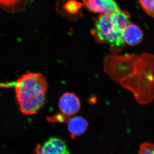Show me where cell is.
<instances>
[{
    "label": "cell",
    "instance_id": "obj_1",
    "mask_svg": "<svg viewBox=\"0 0 154 154\" xmlns=\"http://www.w3.org/2000/svg\"><path fill=\"white\" fill-rule=\"evenodd\" d=\"M153 63L152 54L137 56L130 72L119 82L123 88L132 92L140 104H147L153 99Z\"/></svg>",
    "mask_w": 154,
    "mask_h": 154
},
{
    "label": "cell",
    "instance_id": "obj_2",
    "mask_svg": "<svg viewBox=\"0 0 154 154\" xmlns=\"http://www.w3.org/2000/svg\"><path fill=\"white\" fill-rule=\"evenodd\" d=\"M16 98L20 111L25 115L38 113L45 102L48 85L44 76L28 72L14 83Z\"/></svg>",
    "mask_w": 154,
    "mask_h": 154
},
{
    "label": "cell",
    "instance_id": "obj_3",
    "mask_svg": "<svg viewBox=\"0 0 154 154\" xmlns=\"http://www.w3.org/2000/svg\"><path fill=\"white\" fill-rule=\"evenodd\" d=\"M91 32L97 42L109 45L110 49L115 53L121 51L125 46L122 37L123 32L114 25L110 15L99 16Z\"/></svg>",
    "mask_w": 154,
    "mask_h": 154
},
{
    "label": "cell",
    "instance_id": "obj_4",
    "mask_svg": "<svg viewBox=\"0 0 154 154\" xmlns=\"http://www.w3.org/2000/svg\"><path fill=\"white\" fill-rule=\"evenodd\" d=\"M32 154H70L65 142L58 137H50L43 143L38 144Z\"/></svg>",
    "mask_w": 154,
    "mask_h": 154
},
{
    "label": "cell",
    "instance_id": "obj_5",
    "mask_svg": "<svg viewBox=\"0 0 154 154\" xmlns=\"http://www.w3.org/2000/svg\"><path fill=\"white\" fill-rule=\"evenodd\" d=\"M82 3L77 0H58L56 10L63 17L75 20L82 17Z\"/></svg>",
    "mask_w": 154,
    "mask_h": 154
},
{
    "label": "cell",
    "instance_id": "obj_6",
    "mask_svg": "<svg viewBox=\"0 0 154 154\" xmlns=\"http://www.w3.org/2000/svg\"><path fill=\"white\" fill-rule=\"evenodd\" d=\"M83 5L89 12L101 15L113 14L119 10L117 3L113 0H81Z\"/></svg>",
    "mask_w": 154,
    "mask_h": 154
},
{
    "label": "cell",
    "instance_id": "obj_7",
    "mask_svg": "<svg viewBox=\"0 0 154 154\" xmlns=\"http://www.w3.org/2000/svg\"><path fill=\"white\" fill-rule=\"evenodd\" d=\"M79 99L73 93H65L62 96L59 102L60 113L67 117L76 114L81 109Z\"/></svg>",
    "mask_w": 154,
    "mask_h": 154
},
{
    "label": "cell",
    "instance_id": "obj_8",
    "mask_svg": "<svg viewBox=\"0 0 154 154\" xmlns=\"http://www.w3.org/2000/svg\"><path fill=\"white\" fill-rule=\"evenodd\" d=\"M143 36L140 28L137 25L131 23L123 31L122 37L125 43L134 46L140 43Z\"/></svg>",
    "mask_w": 154,
    "mask_h": 154
},
{
    "label": "cell",
    "instance_id": "obj_9",
    "mask_svg": "<svg viewBox=\"0 0 154 154\" xmlns=\"http://www.w3.org/2000/svg\"><path fill=\"white\" fill-rule=\"evenodd\" d=\"M68 129L72 138L85 133L88 126V122L82 116H76L70 118L68 121Z\"/></svg>",
    "mask_w": 154,
    "mask_h": 154
},
{
    "label": "cell",
    "instance_id": "obj_10",
    "mask_svg": "<svg viewBox=\"0 0 154 154\" xmlns=\"http://www.w3.org/2000/svg\"><path fill=\"white\" fill-rule=\"evenodd\" d=\"M110 17L114 25L122 32L131 23L130 16L128 12L120 9L110 14Z\"/></svg>",
    "mask_w": 154,
    "mask_h": 154
},
{
    "label": "cell",
    "instance_id": "obj_11",
    "mask_svg": "<svg viewBox=\"0 0 154 154\" xmlns=\"http://www.w3.org/2000/svg\"><path fill=\"white\" fill-rule=\"evenodd\" d=\"M28 0H0V8L12 14L24 11Z\"/></svg>",
    "mask_w": 154,
    "mask_h": 154
},
{
    "label": "cell",
    "instance_id": "obj_12",
    "mask_svg": "<svg viewBox=\"0 0 154 154\" xmlns=\"http://www.w3.org/2000/svg\"><path fill=\"white\" fill-rule=\"evenodd\" d=\"M144 12L152 18L154 17V0H138Z\"/></svg>",
    "mask_w": 154,
    "mask_h": 154
},
{
    "label": "cell",
    "instance_id": "obj_13",
    "mask_svg": "<svg viewBox=\"0 0 154 154\" xmlns=\"http://www.w3.org/2000/svg\"><path fill=\"white\" fill-rule=\"evenodd\" d=\"M154 148L153 144L143 143L140 145L138 154H154Z\"/></svg>",
    "mask_w": 154,
    "mask_h": 154
}]
</instances>
